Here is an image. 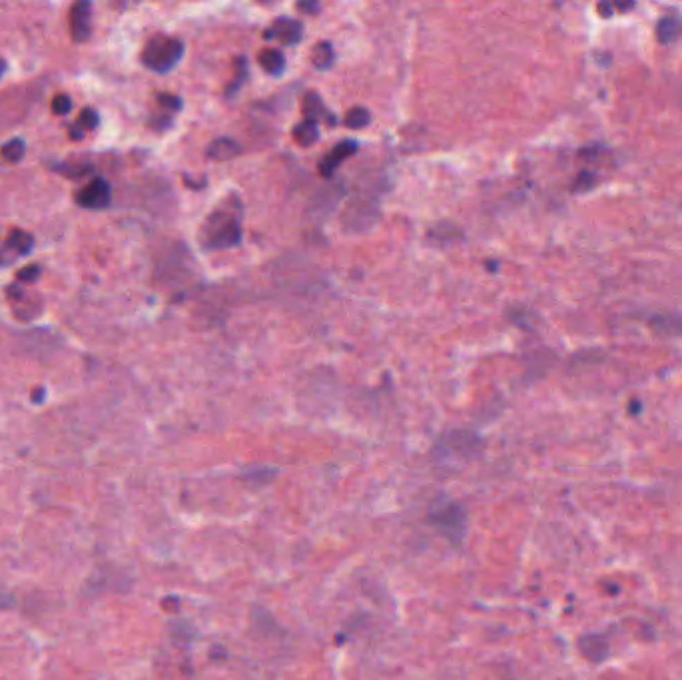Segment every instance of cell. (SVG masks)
Here are the masks:
<instances>
[{"label":"cell","instance_id":"cell-1","mask_svg":"<svg viewBox=\"0 0 682 680\" xmlns=\"http://www.w3.org/2000/svg\"><path fill=\"white\" fill-rule=\"evenodd\" d=\"M184 54V44L172 36L158 35L142 50V62L154 72H168L180 62Z\"/></svg>","mask_w":682,"mask_h":680},{"label":"cell","instance_id":"cell-2","mask_svg":"<svg viewBox=\"0 0 682 680\" xmlns=\"http://www.w3.org/2000/svg\"><path fill=\"white\" fill-rule=\"evenodd\" d=\"M242 240V227L236 218L229 214L224 216L222 211H214L210 220L206 222V245L211 249H224L234 247Z\"/></svg>","mask_w":682,"mask_h":680},{"label":"cell","instance_id":"cell-3","mask_svg":"<svg viewBox=\"0 0 682 680\" xmlns=\"http://www.w3.org/2000/svg\"><path fill=\"white\" fill-rule=\"evenodd\" d=\"M110 186L102 178H94L86 186L76 193V202L86 209H102L110 204Z\"/></svg>","mask_w":682,"mask_h":680},{"label":"cell","instance_id":"cell-4","mask_svg":"<svg viewBox=\"0 0 682 680\" xmlns=\"http://www.w3.org/2000/svg\"><path fill=\"white\" fill-rule=\"evenodd\" d=\"M355 152H357V144L353 140H343L337 146H333L332 150L321 158V162H319V172H321V176H332Z\"/></svg>","mask_w":682,"mask_h":680},{"label":"cell","instance_id":"cell-5","mask_svg":"<svg viewBox=\"0 0 682 680\" xmlns=\"http://www.w3.org/2000/svg\"><path fill=\"white\" fill-rule=\"evenodd\" d=\"M303 36V26L299 20L294 18H280L272 24V28H267L265 38H278L283 44H298Z\"/></svg>","mask_w":682,"mask_h":680},{"label":"cell","instance_id":"cell-6","mask_svg":"<svg viewBox=\"0 0 682 680\" xmlns=\"http://www.w3.org/2000/svg\"><path fill=\"white\" fill-rule=\"evenodd\" d=\"M90 8H92L90 2H76L72 6L68 24H70L72 38L76 42H84L90 36Z\"/></svg>","mask_w":682,"mask_h":680},{"label":"cell","instance_id":"cell-7","mask_svg":"<svg viewBox=\"0 0 682 680\" xmlns=\"http://www.w3.org/2000/svg\"><path fill=\"white\" fill-rule=\"evenodd\" d=\"M301 110L305 112L307 120H314V122H317V120H330V122H333L330 110L325 108V104L321 102V98H319L315 92H307V94L303 96V100H301Z\"/></svg>","mask_w":682,"mask_h":680},{"label":"cell","instance_id":"cell-8","mask_svg":"<svg viewBox=\"0 0 682 680\" xmlns=\"http://www.w3.org/2000/svg\"><path fill=\"white\" fill-rule=\"evenodd\" d=\"M208 158L211 160H218V162H224V160H229V158L238 156L240 154V146L229 138H218L214 140L208 148Z\"/></svg>","mask_w":682,"mask_h":680},{"label":"cell","instance_id":"cell-9","mask_svg":"<svg viewBox=\"0 0 682 680\" xmlns=\"http://www.w3.org/2000/svg\"><path fill=\"white\" fill-rule=\"evenodd\" d=\"M682 32V22L676 17H665L656 26V36L663 44L674 42Z\"/></svg>","mask_w":682,"mask_h":680},{"label":"cell","instance_id":"cell-10","mask_svg":"<svg viewBox=\"0 0 682 680\" xmlns=\"http://www.w3.org/2000/svg\"><path fill=\"white\" fill-rule=\"evenodd\" d=\"M260 66L272 76H280L281 72L285 70V58H283V54L280 50L267 48V50H262V54H260Z\"/></svg>","mask_w":682,"mask_h":680},{"label":"cell","instance_id":"cell-11","mask_svg":"<svg viewBox=\"0 0 682 680\" xmlns=\"http://www.w3.org/2000/svg\"><path fill=\"white\" fill-rule=\"evenodd\" d=\"M294 138L298 142L299 146H310L314 144L315 140L319 138V128H317V122L314 120H303L299 122L296 128H294Z\"/></svg>","mask_w":682,"mask_h":680},{"label":"cell","instance_id":"cell-12","mask_svg":"<svg viewBox=\"0 0 682 680\" xmlns=\"http://www.w3.org/2000/svg\"><path fill=\"white\" fill-rule=\"evenodd\" d=\"M333 62V48L330 42H319L315 44L314 53H312V64L317 70H325L332 66Z\"/></svg>","mask_w":682,"mask_h":680},{"label":"cell","instance_id":"cell-13","mask_svg":"<svg viewBox=\"0 0 682 680\" xmlns=\"http://www.w3.org/2000/svg\"><path fill=\"white\" fill-rule=\"evenodd\" d=\"M8 245H10L17 254L24 256V254H28V252L32 249V236H28L26 232L15 229V232H10V236H8Z\"/></svg>","mask_w":682,"mask_h":680},{"label":"cell","instance_id":"cell-14","mask_svg":"<svg viewBox=\"0 0 682 680\" xmlns=\"http://www.w3.org/2000/svg\"><path fill=\"white\" fill-rule=\"evenodd\" d=\"M369 122H371V114H369L366 108H351L350 112L345 114V118H343V124L348 128H353V130L366 128Z\"/></svg>","mask_w":682,"mask_h":680},{"label":"cell","instance_id":"cell-15","mask_svg":"<svg viewBox=\"0 0 682 680\" xmlns=\"http://www.w3.org/2000/svg\"><path fill=\"white\" fill-rule=\"evenodd\" d=\"M24 152H26V144L20 138L10 140L0 148V156L4 158L6 162H18L20 158L24 156Z\"/></svg>","mask_w":682,"mask_h":680},{"label":"cell","instance_id":"cell-16","mask_svg":"<svg viewBox=\"0 0 682 680\" xmlns=\"http://www.w3.org/2000/svg\"><path fill=\"white\" fill-rule=\"evenodd\" d=\"M76 124L84 130V132H88V130H94L96 128V124H98V114H96V110H92V108H86L82 114H80V118L76 120Z\"/></svg>","mask_w":682,"mask_h":680},{"label":"cell","instance_id":"cell-17","mask_svg":"<svg viewBox=\"0 0 682 680\" xmlns=\"http://www.w3.org/2000/svg\"><path fill=\"white\" fill-rule=\"evenodd\" d=\"M236 62H238V64H236V76H234V84L227 88V92H236L238 88L242 86V82L245 80V72H247L245 64H247V62L244 64V58H238Z\"/></svg>","mask_w":682,"mask_h":680},{"label":"cell","instance_id":"cell-18","mask_svg":"<svg viewBox=\"0 0 682 680\" xmlns=\"http://www.w3.org/2000/svg\"><path fill=\"white\" fill-rule=\"evenodd\" d=\"M70 108H72V102L66 94H58V96H54V100H53L54 114H68V112H70Z\"/></svg>","mask_w":682,"mask_h":680},{"label":"cell","instance_id":"cell-19","mask_svg":"<svg viewBox=\"0 0 682 680\" xmlns=\"http://www.w3.org/2000/svg\"><path fill=\"white\" fill-rule=\"evenodd\" d=\"M38 276H40V267L38 265H26V267H22L20 272H18V281H24V283H30V281H35V279H38Z\"/></svg>","mask_w":682,"mask_h":680},{"label":"cell","instance_id":"cell-20","mask_svg":"<svg viewBox=\"0 0 682 680\" xmlns=\"http://www.w3.org/2000/svg\"><path fill=\"white\" fill-rule=\"evenodd\" d=\"M158 102L164 106L166 110H170V112H174V110H178L182 106V102L176 96H172V94H160L158 96Z\"/></svg>","mask_w":682,"mask_h":680},{"label":"cell","instance_id":"cell-21","mask_svg":"<svg viewBox=\"0 0 682 680\" xmlns=\"http://www.w3.org/2000/svg\"><path fill=\"white\" fill-rule=\"evenodd\" d=\"M4 70H6V62H4V60L0 58V76L4 74Z\"/></svg>","mask_w":682,"mask_h":680}]
</instances>
